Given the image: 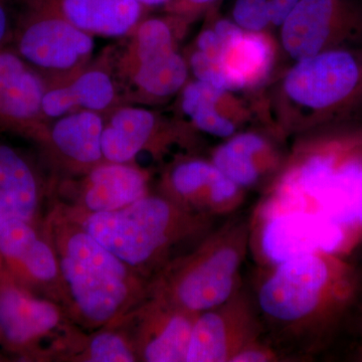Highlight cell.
I'll use <instances>...</instances> for the list:
<instances>
[{
	"mask_svg": "<svg viewBox=\"0 0 362 362\" xmlns=\"http://www.w3.org/2000/svg\"><path fill=\"white\" fill-rule=\"evenodd\" d=\"M0 269L25 290L64 301L58 255L40 226L7 209L0 221Z\"/></svg>",
	"mask_w": 362,
	"mask_h": 362,
	"instance_id": "10",
	"label": "cell"
},
{
	"mask_svg": "<svg viewBox=\"0 0 362 362\" xmlns=\"http://www.w3.org/2000/svg\"><path fill=\"white\" fill-rule=\"evenodd\" d=\"M138 1H139L142 6L148 7L149 8V7L160 6V4H163L164 6L168 0H138Z\"/></svg>",
	"mask_w": 362,
	"mask_h": 362,
	"instance_id": "34",
	"label": "cell"
},
{
	"mask_svg": "<svg viewBox=\"0 0 362 362\" xmlns=\"http://www.w3.org/2000/svg\"><path fill=\"white\" fill-rule=\"evenodd\" d=\"M190 21L168 14L165 18H142L126 37L127 44L113 56L116 80L124 77L147 59L177 49L178 33L185 32Z\"/></svg>",
	"mask_w": 362,
	"mask_h": 362,
	"instance_id": "22",
	"label": "cell"
},
{
	"mask_svg": "<svg viewBox=\"0 0 362 362\" xmlns=\"http://www.w3.org/2000/svg\"><path fill=\"white\" fill-rule=\"evenodd\" d=\"M216 1L218 0H168L164 4V11L168 14L181 16L192 21Z\"/></svg>",
	"mask_w": 362,
	"mask_h": 362,
	"instance_id": "29",
	"label": "cell"
},
{
	"mask_svg": "<svg viewBox=\"0 0 362 362\" xmlns=\"http://www.w3.org/2000/svg\"><path fill=\"white\" fill-rule=\"evenodd\" d=\"M149 194V175L135 163L105 161L83 176L77 204L83 214L108 213L129 206Z\"/></svg>",
	"mask_w": 362,
	"mask_h": 362,
	"instance_id": "18",
	"label": "cell"
},
{
	"mask_svg": "<svg viewBox=\"0 0 362 362\" xmlns=\"http://www.w3.org/2000/svg\"><path fill=\"white\" fill-rule=\"evenodd\" d=\"M44 233L59 256L127 282L149 285L148 281L138 275L71 218L64 206L57 207L49 214L45 223Z\"/></svg>",
	"mask_w": 362,
	"mask_h": 362,
	"instance_id": "17",
	"label": "cell"
},
{
	"mask_svg": "<svg viewBox=\"0 0 362 362\" xmlns=\"http://www.w3.org/2000/svg\"><path fill=\"white\" fill-rule=\"evenodd\" d=\"M189 66L177 49L147 59L120 78L130 101L154 104L175 96L185 88Z\"/></svg>",
	"mask_w": 362,
	"mask_h": 362,
	"instance_id": "21",
	"label": "cell"
},
{
	"mask_svg": "<svg viewBox=\"0 0 362 362\" xmlns=\"http://www.w3.org/2000/svg\"><path fill=\"white\" fill-rule=\"evenodd\" d=\"M47 84L14 47L0 49V128L37 142L51 121L42 112Z\"/></svg>",
	"mask_w": 362,
	"mask_h": 362,
	"instance_id": "14",
	"label": "cell"
},
{
	"mask_svg": "<svg viewBox=\"0 0 362 362\" xmlns=\"http://www.w3.org/2000/svg\"><path fill=\"white\" fill-rule=\"evenodd\" d=\"M279 351L269 342L261 340L247 345L238 352L230 362H270L277 361L280 358Z\"/></svg>",
	"mask_w": 362,
	"mask_h": 362,
	"instance_id": "30",
	"label": "cell"
},
{
	"mask_svg": "<svg viewBox=\"0 0 362 362\" xmlns=\"http://www.w3.org/2000/svg\"><path fill=\"white\" fill-rule=\"evenodd\" d=\"M274 0H237L233 21L247 32H265L272 25Z\"/></svg>",
	"mask_w": 362,
	"mask_h": 362,
	"instance_id": "28",
	"label": "cell"
},
{
	"mask_svg": "<svg viewBox=\"0 0 362 362\" xmlns=\"http://www.w3.org/2000/svg\"><path fill=\"white\" fill-rule=\"evenodd\" d=\"M16 4L20 11L13 26L14 49L47 86L65 82L89 65L93 35L42 7Z\"/></svg>",
	"mask_w": 362,
	"mask_h": 362,
	"instance_id": "5",
	"label": "cell"
},
{
	"mask_svg": "<svg viewBox=\"0 0 362 362\" xmlns=\"http://www.w3.org/2000/svg\"><path fill=\"white\" fill-rule=\"evenodd\" d=\"M274 160L265 137L254 132L235 133L216 147L211 162L243 189L254 187Z\"/></svg>",
	"mask_w": 362,
	"mask_h": 362,
	"instance_id": "24",
	"label": "cell"
},
{
	"mask_svg": "<svg viewBox=\"0 0 362 362\" xmlns=\"http://www.w3.org/2000/svg\"><path fill=\"white\" fill-rule=\"evenodd\" d=\"M281 42L295 61L362 45V4L356 0H300L281 26Z\"/></svg>",
	"mask_w": 362,
	"mask_h": 362,
	"instance_id": "8",
	"label": "cell"
},
{
	"mask_svg": "<svg viewBox=\"0 0 362 362\" xmlns=\"http://www.w3.org/2000/svg\"><path fill=\"white\" fill-rule=\"evenodd\" d=\"M68 312L54 300L21 287L0 269V345L25 358L45 356L42 342H52L54 352L73 330Z\"/></svg>",
	"mask_w": 362,
	"mask_h": 362,
	"instance_id": "7",
	"label": "cell"
},
{
	"mask_svg": "<svg viewBox=\"0 0 362 362\" xmlns=\"http://www.w3.org/2000/svg\"><path fill=\"white\" fill-rule=\"evenodd\" d=\"M58 14L90 35L127 37L148 7L138 0H16Z\"/></svg>",
	"mask_w": 362,
	"mask_h": 362,
	"instance_id": "19",
	"label": "cell"
},
{
	"mask_svg": "<svg viewBox=\"0 0 362 362\" xmlns=\"http://www.w3.org/2000/svg\"><path fill=\"white\" fill-rule=\"evenodd\" d=\"M105 118L78 111L47 124L37 143L54 168L70 175L84 176L105 162L102 150Z\"/></svg>",
	"mask_w": 362,
	"mask_h": 362,
	"instance_id": "15",
	"label": "cell"
},
{
	"mask_svg": "<svg viewBox=\"0 0 362 362\" xmlns=\"http://www.w3.org/2000/svg\"><path fill=\"white\" fill-rule=\"evenodd\" d=\"M121 104L110 51L65 82L47 86L42 112L49 121L78 111L96 112L105 116Z\"/></svg>",
	"mask_w": 362,
	"mask_h": 362,
	"instance_id": "16",
	"label": "cell"
},
{
	"mask_svg": "<svg viewBox=\"0 0 362 362\" xmlns=\"http://www.w3.org/2000/svg\"><path fill=\"white\" fill-rule=\"evenodd\" d=\"M251 226V221L235 218L211 230L150 280L147 298L195 314L225 303L242 289Z\"/></svg>",
	"mask_w": 362,
	"mask_h": 362,
	"instance_id": "4",
	"label": "cell"
},
{
	"mask_svg": "<svg viewBox=\"0 0 362 362\" xmlns=\"http://www.w3.org/2000/svg\"><path fill=\"white\" fill-rule=\"evenodd\" d=\"M275 59V47L265 32L243 30L225 45L220 69L228 90L254 89L266 82Z\"/></svg>",
	"mask_w": 362,
	"mask_h": 362,
	"instance_id": "20",
	"label": "cell"
},
{
	"mask_svg": "<svg viewBox=\"0 0 362 362\" xmlns=\"http://www.w3.org/2000/svg\"><path fill=\"white\" fill-rule=\"evenodd\" d=\"M218 173L211 161L194 157L180 159L164 173L161 194L192 211L211 216L209 197Z\"/></svg>",
	"mask_w": 362,
	"mask_h": 362,
	"instance_id": "25",
	"label": "cell"
},
{
	"mask_svg": "<svg viewBox=\"0 0 362 362\" xmlns=\"http://www.w3.org/2000/svg\"><path fill=\"white\" fill-rule=\"evenodd\" d=\"M102 150L105 161L135 163L142 152L162 153L185 140L187 129L142 107L119 105L104 116Z\"/></svg>",
	"mask_w": 362,
	"mask_h": 362,
	"instance_id": "12",
	"label": "cell"
},
{
	"mask_svg": "<svg viewBox=\"0 0 362 362\" xmlns=\"http://www.w3.org/2000/svg\"><path fill=\"white\" fill-rule=\"evenodd\" d=\"M64 303L88 327L116 325L147 298L148 286L134 284L59 256Z\"/></svg>",
	"mask_w": 362,
	"mask_h": 362,
	"instance_id": "9",
	"label": "cell"
},
{
	"mask_svg": "<svg viewBox=\"0 0 362 362\" xmlns=\"http://www.w3.org/2000/svg\"><path fill=\"white\" fill-rule=\"evenodd\" d=\"M7 209H11V206H9L8 202H7L4 194L0 192V221H1L2 216H4Z\"/></svg>",
	"mask_w": 362,
	"mask_h": 362,
	"instance_id": "33",
	"label": "cell"
},
{
	"mask_svg": "<svg viewBox=\"0 0 362 362\" xmlns=\"http://www.w3.org/2000/svg\"><path fill=\"white\" fill-rule=\"evenodd\" d=\"M0 192L16 216L33 225H39L40 209L45 194L44 181L26 157L2 141H0Z\"/></svg>",
	"mask_w": 362,
	"mask_h": 362,
	"instance_id": "23",
	"label": "cell"
},
{
	"mask_svg": "<svg viewBox=\"0 0 362 362\" xmlns=\"http://www.w3.org/2000/svg\"><path fill=\"white\" fill-rule=\"evenodd\" d=\"M356 220L362 228V168L359 173L356 187Z\"/></svg>",
	"mask_w": 362,
	"mask_h": 362,
	"instance_id": "32",
	"label": "cell"
},
{
	"mask_svg": "<svg viewBox=\"0 0 362 362\" xmlns=\"http://www.w3.org/2000/svg\"><path fill=\"white\" fill-rule=\"evenodd\" d=\"M284 131L340 129L362 117V45L340 47L296 62L278 93Z\"/></svg>",
	"mask_w": 362,
	"mask_h": 362,
	"instance_id": "3",
	"label": "cell"
},
{
	"mask_svg": "<svg viewBox=\"0 0 362 362\" xmlns=\"http://www.w3.org/2000/svg\"><path fill=\"white\" fill-rule=\"evenodd\" d=\"M65 351V357L77 358L78 361H138L137 352L129 335L119 326L102 328L88 338L75 332L69 340Z\"/></svg>",
	"mask_w": 362,
	"mask_h": 362,
	"instance_id": "27",
	"label": "cell"
},
{
	"mask_svg": "<svg viewBox=\"0 0 362 362\" xmlns=\"http://www.w3.org/2000/svg\"><path fill=\"white\" fill-rule=\"evenodd\" d=\"M197 315L147 298L119 323L133 326L125 331L134 345L138 361L187 362Z\"/></svg>",
	"mask_w": 362,
	"mask_h": 362,
	"instance_id": "13",
	"label": "cell"
},
{
	"mask_svg": "<svg viewBox=\"0 0 362 362\" xmlns=\"http://www.w3.org/2000/svg\"><path fill=\"white\" fill-rule=\"evenodd\" d=\"M228 90L194 80L181 90V110L195 129L228 139L237 133V124L226 114Z\"/></svg>",
	"mask_w": 362,
	"mask_h": 362,
	"instance_id": "26",
	"label": "cell"
},
{
	"mask_svg": "<svg viewBox=\"0 0 362 362\" xmlns=\"http://www.w3.org/2000/svg\"><path fill=\"white\" fill-rule=\"evenodd\" d=\"M66 209L93 237L148 282L175 259L173 254L178 247L195 238L206 237L211 230V216L192 211L162 194H148L108 213Z\"/></svg>",
	"mask_w": 362,
	"mask_h": 362,
	"instance_id": "2",
	"label": "cell"
},
{
	"mask_svg": "<svg viewBox=\"0 0 362 362\" xmlns=\"http://www.w3.org/2000/svg\"><path fill=\"white\" fill-rule=\"evenodd\" d=\"M258 220L252 223L256 230L251 226V237L270 267L315 252H337L344 240L341 226L310 209L270 201Z\"/></svg>",
	"mask_w": 362,
	"mask_h": 362,
	"instance_id": "6",
	"label": "cell"
},
{
	"mask_svg": "<svg viewBox=\"0 0 362 362\" xmlns=\"http://www.w3.org/2000/svg\"><path fill=\"white\" fill-rule=\"evenodd\" d=\"M254 302L274 349L312 354L329 345L362 310V271L337 252L289 259L270 267Z\"/></svg>",
	"mask_w": 362,
	"mask_h": 362,
	"instance_id": "1",
	"label": "cell"
},
{
	"mask_svg": "<svg viewBox=\"0 0 362 362\" xmlns=\"http://www.w3.org/2000/svg\"><path fill=\"white\" fill-rule=\"evenodd\" d=\"M263 334L254 299L240 289L225 303L195 317L187 362H230Z\"/></svg>",
	"mask_w": 362,
	"mask_h": 362,
	"instance_id": "11",
	"label": "cell"
},
{
	"mask_svg": "<svg viewBox=\"0 0 362 362\" xmlns=\"http://www.w3.org/2000/svg\"><path fill=\"white\" fill-rule=\"evenodd\" d=\"M13 32L9 0H0V49L13 40Z\"/></svg>",
	"mask_w": 362,
	"mask_h": 362,
	"instance_id": "31",
	"label": "cell"
}]
</instances>
